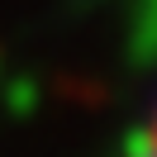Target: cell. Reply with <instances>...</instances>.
<instances>
[{
  "label": "cell",
  "instance_id": "cell-1",
  "mask_svg": "<svg viewBox=\"0 0 157 157\" xmlns=\"http://www.w3.org/2000/svg\"><path fill=\"white\" fill-rule=\"evenodd\" d=\"M138 157H157V114H152V128H147V138H143V152Z\"/></svg>",
  "mask_w": 157,
  "mask_h": 157
}]
</instances>
